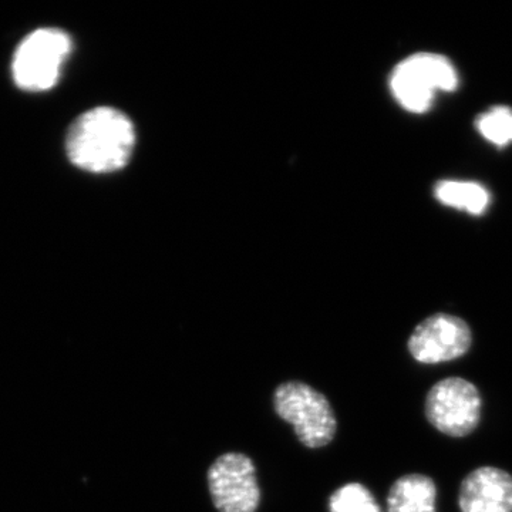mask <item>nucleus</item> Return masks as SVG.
Returning a JSON list of instances; mask_svg holds the SVG:
<instances>
[{"instance_id":"1","label":"nucleus","mask_w":512,"mask_h":512,"mask_svg":"<svg viewBox=\"0 0 512 512\" xmlns=\"http://www.w3.org/2000/svg\"><path fill=\"white\" fill-rule=\"evenodd\" d=\"M136 138V128L127 114L114 107H96L70 127L67 156L76 167L90 173H113L130 161Z\"/></svg>"},{"instance_id":"2","label":"nucleus","mask_w":512,"mask_h":512,"mask_svg":"<svg viewBox=\"0 0 512 512\" xmlns=\"http://www.w3.org/2000/svg\"><path fill=\"white\" fill-rule=\"evenodd\" d=\"M72 47V39L63 30L45 28L30 33L13 57L16 86L26 92H46L55 87Z\"/></svg>"},{"instance_id":"3","label":"nucleus","mask_w":512,"mask_h":512,"mask_svg":"<svg viewBox=\"0 0 512 512\" xmlns=\"http://www.w3.org/2000/svg\"><path fill=\"white\" fill-rule=\"evenodd\" d=\"M275 412L288 421L303 446L320 448L335 439V413L329 400L318 390L302 382H286L276 389Z\"/></svg>"},{"instance_id":"4","label":"nucleus","mask_w":512,"mask_h":512,"mask_svg":"<svg viewBox=\"0 0 512 512\" xmlns=\"http://www.w3.org/2000/svg\"><path fill=\"white\" fill-rule=\"evenodd\" d=\"M457 74L446 57L419 53L397 64L390 76V90L397 103L410 113H426L437 92H453Z\"/></svg>"},{"instance_id":"5","label":"nucleus","mask_w":512,"mask_h":512,"mask_svg":"<svg viewBox=\"0 0 512 512\" xmlns=\"http://www.w3.org/2000/svg\"><path fill=\"white\" fill-rule=\"evenodd\" d=\"M481 396L463 377H447L431 387L426 397V417L431 426L450 437H466L480 423Z\"/></svg>"},{"instance_id":"6","label":"nucleus","mask_w":512,"mask_h":512,"mask_svg":"<svg viewBox=\"0 0 512 512\" xmlns=\"http://www.w3.org/2000/svg\"><path fill=\"white\" fill-rule=\"evenodd\" d=\"M212 503L220 512H255L261 501L254 461L241 453L222 454L208 470Z\"/></svg>"},{"instance_id":"7","label":"nucleus","mask_w":512,"mask_h":512,"mask_svg":"<svg viewBox=\"0 0 512 512\" xmlns=\"http://www.w3.org/2000/svg\"><path fill=\"white\" fill-rule=\"evenodd\" d=\"M473 333L463 319L437 313L420 323L409 339V352L424 365H439L466 355Z\"/></svg>"},{"instance_id":"8","label":"nucleus","mask_w":512,"mask_h":512,"mask_svg":"<svg viewBox=\"0 0 512 512\" xmlns=\"http://www.w3.org/2000/svg\"><path fill=\"white\" fill-rule=\"evenodd\" d=\"M461 512H512V476L497 467L471 471L458 494Z\"/></svg>"},{"instance_id":"9","label":"nucleus","mask_w":512,"mask_h":512,"mask_svg":"<svg viewBox=\"0 0 512 512\" xmlns=\"http://www.w3.org/2000/svg\"><path fill=\"white\" fill-rule=\"evenodd\" d=\"M437 488L430 477L409 474L390 488L387 512H436Z\"/></svg>"},{"instance_id":"10","label":"nucleus","mask_w":512,"mask_h":512,"mask_svg":"<svg viewBox=\"0 0 512 512\" xmlns=\"http://www.w3.org/2000/svg\"><path fill=\"white\" fill-rule=\"evenodd\" d=\"M437 200L448 207L458 208L470 214H483L488 205V192L481 185L460 183V181H441L434 190Z\"/></svg>"},{"instance_id":"11","label":"nucleus","mask_w":512,"mask_h":512,"mask_svg":"<svg viewBox=\"0 0 512 512\" xmlns=\"http://www.w3.org/2000/svg\"><path fill=\"white\" fill-rule=\"evenodd\" d=\"M330 512H382L365 485H343L329 500Z\"/></svg>"},{"instance_id":"12","label":"nucleus","mask_w":512,"mask_h":512,"mask_svg":"<svg viewBox=\"0 0 512 512\" xmlns=\"http://www.w3.org/2000/svg\"><path fill=\"white\" fill-rule=\"evenodd\" d=\"M477 127L495 146H505L512 141V111L505 107H495L478 119Z\"/></svg>"}]
</instances>
